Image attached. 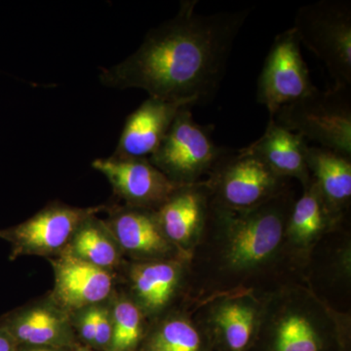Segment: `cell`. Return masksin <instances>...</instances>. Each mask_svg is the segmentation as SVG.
I'll return each mask as SVG.
<instances>
[{"mask_svg":"<svg viewBox=\"0 0 351 351\" xmlns=\"http://www.w3.org/2000/svg\"><path fill=\"white\" fill-rule=\"evenodd\" d=\"M197 3L182 1L177 15L147 32L133 54L103 69L101 82L191 106L213 99L250 10L199 14Z\"/></svg>","mask_w":351,"mask_h":351,"instance_id":"cell-1","label":"cell"},{"mask_svg":"<svg viewBox=\"0 0 351 351\" xmlns=\"http://www.w3.org/2000/svg\"><path fill=\"white\" fill-rule=\"evenodd\" d=\"M295 199L292 186L245 211L228 209L212 198L206 226L189 258L191 311L217 295L247 292L260 298L308 281L289 257L284 239Z\"/></svg>","mask_w":351,"mask_h":351,"instance_id":"cell-2","label":"cell"},{"mask_svg":"<svg viewBox=\"0 0 351 351\" xmlns=\"http://www.w3.org/2000/svg\"><path fill=\"white\" fill-rule=\"evenodd\" d=\"M251 351H351V315L295 282L267 293Z\"/></svg>","mask_w":351,"mask_h":351,"instance_id":"cell-3","label":"cell"},{"mask_svg":"<svg viewBox=\"0 0 351 351\" xmlns=\"http://www.w3.org/2000/svg\"><path fill=\"white\" fill-rule=\"evenodd\" d=\"M292 27L324 64L332 88H351V2L321 0L300 7Z\"/></svg>","mask_w":351,"mask_h":351,"instance_id":"cell-4","label":"cell"},{"mask_svg":"<svg viewBox=\"0 0 351 351\" xmlns=\"http://www.w3.org/2000/svg\"><path fill=\"white\" fill-rule=\"evenodd\" d=\"M351 88L313 93L279 108L278 125L316 143L317 147L351 158Z\"/></svg>","mask_w":351,"mask_h":351,"instance_id":"cell-5","label":"cell"},{"mask_svg":"<svg viewBox=\"0 0 351 351\" xmlns=\"http://www.w3.org/2000/svg\"><path fill=\"white\" fill-rule=\"evenodd\" d=\"M215 202L235 211L260 206L291 188V180L277 175L245 147L228 149L204 180Z\"/></svg>","mask_w":351,"mask_h":351,"instance_id":"cell-6","label":"cell"},{"mask_svg":"<svg viewBox=\"0 0 351 351\" xmlns=\"http://www.w3.org/2000/svg\"><path fill=\"white\" fill-rule=\"evenodd\" d=\"M191 107L182 108L154 154L152 165L177 186L204 181L228 151L212 138L211 129L193 119Z\"/></svg>","mask_w":351,"mask_h":351,"instance_id":"cell-7","label":"cell"},{"mask_svg":"<svg viewBox=\"0 0 351 351\" xmlns=\"http://www.w3.org/2000/svg\"><path fill=\"white\" fill-rule=\"evenodd\" d=\"M125 291L149 322L178 309H191L189 258L124 265Z\"/></svg>","mask_w":351,"mask_h":351,"instance_id":"cell-8","label":"cell"},{"mask_svg":"<svg viewBox=\"0 0 351 351\" xmlns=\"http://www.w3.org/2000/svg\"><path fill=\"white\" fill-rule=\"evenodd\" d=\"M105 210L106 205L83 208L51 203L19 225L0 230V239L10 244V261L22 256L50 260L63 254L85 219Z\"/></svg>","mask_w":351,"mask_h":351,"instance_id":"cell-9","label":"cell"},{"mask_svg":"<svg viewBox=\"0 0 351 351\" xmlns=\"http://www.w3.org/2000/svg\"><path fill=\"white\" fill-rule=\"evenodd\" d=\"M293 27L277 34L265 58L257 84V101L269 119L279 108L313 93V84Z\"/></svg>","mask_w":351,"mask_h":351,"instance_id":"cell-10","label":"cell"},{"mask_svg":"<svg viewBox=\"0 0 351 351\" xmlns=\"http://www.w3.org/2000/svg\"><path fill=\"white\" fill-rule=\"evenodd\" d=\"M191 311L206 331L215 351H251L262 314L258 295L247 292L217 295Z\"/></svg>","mask_w":351,"mask_h":351,"instance_id":"cell-11","label":"cell"},{"mask_svg":"<svg viewBox=\"0 0 351 351\" xmlns=\"http://www.w3.org/2000/svg\"><path fill=\"white\" fill-rule=\"evenodd\" d=\"M18 346H48L71 350L80 345L71 323V313L51 295L29 302L0 317Z\"/></svg>","mask_w":351,"mask_h":351,"instance_id":"cell-12","label":"cell"},{"mask_svg":"<svg viewBox=\"0 0 351 351\" xmlns=\"http://www.w3.org/2000/svg\"><path fill=\"white\" fill-rule=\"evenodd\" d=\"M346 221L328 209L315 182L302 189L289 215L284 239L289 257L304 276L321 242L343 228Z\"/></svg>","mask_w":351,"mask_h":351,"instance_id":"cell-13","label":"cell"},{"mask_svg":"<svg viewBox=\"0 0 351 351\" xmlns=\"http://www.w3.org/2000/svg\"><path fill=\"white\" fill-rule=\"evenodd\" d=\"M92 167L107 178L125 206L156 210L181 186L171 182L147 158L95 159Z\"/></svg>","mask_w":351,"mask_h":351,"instance_id":"cell-14","label":"cell"},{"mask_svg":"<svg viewBox=\"0 0 351 351\" xmlns=\"http://www.w3.org/2000/svg\"><path fill=\"white\" fill-rule=\"evenodd\" d=\"M212 195L206 182L181 186L156 210L166 239L182 255L191 258L206 226Z\"/></svg>","mask_w":351,"mask_h":351,"instance_id":"cell-15","label":"cell"},{"mask_svg":"<svg viewBox=\"0 0 351 351\" xmlns=\"http://www.w3.org/2000/svg\"><path fill=\"white\" fill-rule=\"evenodd\" d=\"M108 210L110 216L106 223L129 262L189 258L166 239L154 210L125 205L108 207Z\"/></svg>","mask_w":351,"mask_h":351,"instance_id":"cell-16","label":"cell"},{"mask_svg":"<svg viewBox=\"0 0 351 351\" xmlns=\"http://www.w3.org/2000/svg\"><path fill=\"white\" fill-rule=\"evenodd\" d=\"M54 272L51 297L69 313L112 299L117 274L62 254L50 258Z\"/></svg>","mask_w":351,"mask_h":351,"instance_id":"cell-17","label":"cell"},{"mask_svg":"<svg viewBox=\"0 0 351 351\" xmlns=\"http://www.w3.org/2000/svg\"><path fill=\"white\" fill-rule=\"evenodd\" d=\"M184 107L193 106L149 97L127 117L112 156L149 159L169 131L178 112Z\"/></svg>","mask_w":351,"mask_h":351,"instance_id":"cell-18","label":"cell"},{"mask_svg":"<svg viewBox=\"0 0 351 351\" xmlns=\"http://www.w3.org/2000/svg\"><path fill=\"white\" fill-rule=\"evenodd\" d=\"M307 147L308 144L302 136L269 119L265 133L245 149L277 175L291 181L295 180L306 189L313 181L307 167Z\"/></svg>","mask_w":351,"mask_h":351,"instance_id":"cell-19","label":"cell"},{"mask_svg":"<svg viewBox=\"0 0 351 351\" xmlns=\"http://www.w3.org/2000/svg\"><path fill=\"white\" fill-rule=\"evenodd\" d=\"M306 162L328 209L346 221L351 204V158L308 145Z\"/></svg>","mask_w":351,"mask_h":351,"instance_id":"cell-20","label":"cell"},{"mask_svg":"<svg viewBox=\"0 0 351 351\" xmlns=\"http://www.w3.org/2000/svg\"><path fill=\"white\" fill-rule=\"evenodd\" d=\"M138 351L215 350L193 311L182 308L152 322Z\"/></svg>","mask_w":351,"mask_h":351,"instance_id":"cell-21","label":"cell"},{"mask_svg":"<svg viewBox=\"0 0 351 351\" xmlns=\"http://www.w3.org/2000/svg\"><path fill=\"white\" fill-rule=\"evenodd\" d=\"M63 254L115 274L126 263L112 230L97 215L83 221Z\"/></svg>","mask_w":351,"mask_h":351,"instance_id":"cell-22","label":"cell"},{"mask_svg":"<svg viewBox=\"0 0 351 351\" xmlns=\"http://www.w3.org/2000/svg\"><path fill=\"white\" fill-rule=\"evenodd\" d=\"M112 309V339L107 351L140 350L151 322L123 289L113 294Z\"/></svg>","mask_w":351,"mask_h":351,"instance_id":"cell-23","label":"cell"},{"mask_svg":"<svg viewBox=\"0 0 351 351\" xmlns=\"http://www.w3.org/2000/svg\"><path fill=\"white\" fill-rule=\"evenodd\" d=\"M112 299L71 313L78 341L90 350H108L112 331Z\"/></svg>","mask_w":351,"mask_h":351,"instance_id":"cell-24","label":"cell"},{"mask_svg":"<svg viewBox=\"0 0 351 351\" xmlns=\"http://www.w3.org/2000/svg\"><path fill=\"white\" fill-rule=\"evenodd\" d=\"M332 256L328 257V276L330 280L350 287L351 280V240L350 233L343 230Z\"/></svg>","mask_w":351,"mask_h":351,"instance_id":"cell-25","label":"cell"},{"mask_svg":"<svg viewBox=\"0 0 351 351\" xmlns=\"http://www.w3.org/2000/svg\"><path fill=\"white\" fill-rule=\"evenodd\" d=\"M0 351H18V345L12 337L0 328Z\"/></svg>","mask_w":351,"mask_h":351,"instance_id":"cell-26","label":"cell"},{"mask_svg":"<svg viewBox=\"0 0 351 351\" xmlns=\"http://www.w3.org/2000/svg\"><path fill=\"white\" fill-rule=\"evenodd\" d=\"M71 350L48 348V346H18V351H71Z\"/></svg>","mask_w":351,"mask_h":351,"instance_id":"cell-27","label":"cell"},{"mask_svg":"<svg viewBox=\"0 0 351 351\" xmlns=\"http://www.w3.org/2000/svg\"><path fill=\"white\" fill-rule=\"evenodd\" d=\"M71 351H94L92 350H90V348H88L87 346L82 345V343H80V345H77L75 346V348H71Z\"/></svg>","mask_w":351,"mask_h":351,"instance_id":"cell-28","label":"cell"}]
</instances>
